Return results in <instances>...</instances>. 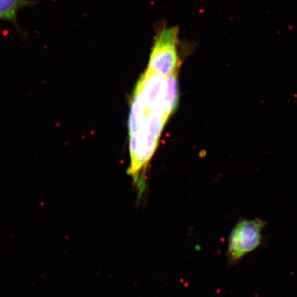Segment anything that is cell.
<instances>
[{
	"instance_id": "obj_1",
	"label": "cell",
	"mask_w": 297,
	"mask_h": 297,
	"mask_svg": "<svg viewBox=\"0 0 297 297\" xmlns=\"http://www.w3.org/2000/svg\"><path fill=\"white\" fill-rule=\"evenodd\" d=\"M169 117L163 109L156 108L149 112L145 124L130 134L131 164L127 174L133 178L140 198L145 188L142 172L155 152L158 142Z\"/></svg>"
},
{
	"instance_id": "obj_2",
	"label": "cell",
	"mask_w": 297,
	"mask_h": 297,
	"mask_svg": "<svg viewBox=\"0 0 297 297\" xmlns=\"http://www.w3.org/2000/svg\"><path fill=\"white\" fill-rule=\"evenodd\" d=\"M156 28L147 69L167 77L177 72L179 66V28L166 23Z\"/></svg>"
},
{
	"instance_id": "obj_3",
	"label": "cell",
	"mask_w": 297,
	"mask_h": 297,
	"mask_svg": "<svg viewBox=\"0 0 297 297\" xmlns=\"http://www.w3.org/2000/svg\"><path fill=\"white\" fill-rule=\"evenodd\" d=\"M266 222L260 218H241L232 228L228 241L227 257L230 266L238 264L264 242Z\"/></svg>"
},
{
	"instance_id": "obj_4",
	"label": "cell",
	"mask_w": 297,
	"mask_h": 297,
	"mask_svg": "<svg viewBox=\"0 0 297 297\" xmlns=\"http://www.w3.org/2000/svg\"><path fill=\"white\" fill-rule=\"evenodd\" d=\"M165 79V76L147 69L138 80L134 91L140 94L144 106L148 111L160 108Z\"/></svg>"
},
{
	"instance_id": "obj_5",
	"label": "cell",
	"mask_w": 297,
	"mask_h": 297,
	"mask_svg": "<svg viewBox=\"0 0 297 297\" xmlns=\"http://www.w3.org/2000/svg\"><path fill=\"white\" fill-rule=\"evenodd\" d=\"M38 3L32 0H0V20L11 23L19 35L23 37L25 33L18 21L19 11L25 8H33Z\"/></svg>"
},
{
	"instance_id": "obj_6",
	"label": "cell",
	"mask_w": 297,
	"mask_h": 297,
	"mask_svg": "<svg viewBox=\"0 0 297 297\" xmlns=\"http://www.w3.org/2000/svg\"><path fill=\"white\" fill-rule=\"evenodd\" d=\"M178 101V84L177 73L167 76L164 81L163 93L160 107L171 116L177 106Z\"/></svg>"
},
{
	"instance_id": "obj_7",
	"label": "cell",
	"mask_w": 297,
	"mask_h": 297,
	"mask_svg": "<svg viewBox=\"0 0 297 297\" xmlns=\"http://www.w3.org/2000/svg\"><path fill=\"white\" fill-rule=\"evenodd\" d=\"M149 112L144 106L140 94L134 91L128 120L129 134H133L141 128L147 120Z\"/></svg>"
}]
</instances>
